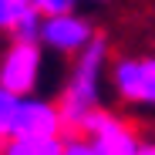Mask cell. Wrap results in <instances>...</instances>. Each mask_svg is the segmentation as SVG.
Here are the masks:
<instances>
[{
  "mask_svg": "<svg viewBox=\"0 0 155 155\" xmlns=\"http://www.w3.org/2000/svg\"><path fill=\"white\" fill-rule=\"evenodd\" d=\"M108 64H111V44H108L105 34H98L81 54L71 61L64 88L58 94L68 135H81L84 125L101 111L105 88H108Z\"/></svg>",
  "mask_w": 155,
  "mask_h": 155,
  "instance_id": "cell-1",
  "label": "cell"
},
{
  "mask_svg": "<svg viewBox=\"0 0 155 155\" xmlns=\"http://www.w3.org/2000/svg\"><path fill=\"white\" fill-rule=\"evenodd\" d=\"M108 88L128 108H155V51L115 54L108 64Z\"/></svg>",
  "mask_w": 155,
  "mask_h": 155,
  "instance_id": "cell-2",
  "label": "cell"
},
{
  "mask_svg": "<svg viewBox=\"0 0 155 155\" xmlns=\"http://www.w3.org/2000/svg\"><path fill=\"white\" fill-rule=\"evenodd\" d=\"M44 81V47L41 44H20L10 41L0 51V88L14 98L37 94Z\"/></svg>",
  "mask_w": 155,
  "mask_h": 155,
  "instance_id": "cell-3",
  "label": "cell"
},
{
  "mask_svg": "<svg viewBox=\"0 0 155 155\" xmlns=\"http://www.w3.org/2000/svg\"><path fill=\"white\" fill-rule=\"evenodd\" d=\"M64 135H68V128L61 118L58 98H44V94L17 98L10 138H64Z\"/></svg>",
  "mask_w": 155,
  "mask_h": 155,
  "instance_id": "cell-4",
  "label": "cell"
},
{
  "mask_svg": "<svg viewBox=\"0 0 155 155\" xmlns=\"http://www.w3.org/2000/svg\"><path fill=\"white\" fill-rule=\"evenodd\" d=\"M98 37L94 24L84 17V14H58V17H44V27H41V47L47 54H58V58H78L81 51Z\"/></svg>",
  "mask_w": 155,
  "mask_h": 155,
  "instance_id": "cell-5",
  "label": "cell"
},
{
  "mask_svg": "<svg viewBox=\"0 0 155 155\" xmlns=\"http://www.w3.org/2000/svg\"><path fill=\"white\" fill-rule=\"evenodd\" d=\"M81 135L91 138L98 155H142V145H145V138L138 135L132 121H125L121 115L105 111V108L84 125Z\"/></svg>",
  "mask_w": 155,
  "mask_h": 155,
  "instance_id": "cell-6",
  "label": "cell"
},
{
  "mask_svg": "<svg viewBox=\"0 0 155 155\" xmlns=\"http://www.w3.org/2000/svg\"><path fill=\"white\" fill-rule=\"evenodd\" d=\"M64 138H7L0 155H61Z\"/></svg>",
  "mask_w": 155,
  "mask_h": 155,
  "instance_id": "cell-7",
  "label": "cell"
},
{
  "mask_svg": "<svg viewBox=\"0 0 155 155\" xmlns=\"http://www.w3.org/2000/svg\"><path fill=\"white\" fill-rule=\"evenodd\" d=\"M34 7H31V0H0V34H14L17 31V24L27 17Z\"/></svg>",
  "mask_w": 155,
  "mask_h": 155,
  "instance_id": "cell-8",
  "label": "cell"
},
{
  "mask_svg": "<svg viewBox=\"0 0 155 155\" xmlns=\"http://www.w3.org/2000/svg\"><path fill=\"white\" fill-rule=\"evenodd\" d=\"M14 108H17V98L7 94L0 88V145L10 138V121H14Z\"/></svg>",
  "mask_w": 155,
  "mask_h": 155,
  "instance_id": "cell-9",
  "label": "cell"
},
{
  "mask_svg": "<svg viewBox=\"0 0 155 155\" xmlns=\"http://www.w3.org/2000/svg\"><path fill=\"white\" fill-rule=\"evenodd\" d=\"M31 7H34L41 17H58V14L78 10V0H31Z\"/></svg>",
  "mask_w": 155,
  "mask_h": 155,
  "instance_id": "cell-10",
  "label": "cell"
},
{
  "mask_svg": "<svg viewBox=\"0 0 155 155\" xmlns=\"http://www.w3.org/2000/svg\"><path fill=\"white\" fill-rule=\"evenodd\" d=\"M61 155H98V152H94L91 138H84V135H64V152Z\"/></svg>",
  "mask_w": 155,
  "mask_h": 155,
  "instance_id": "cell-11",
  "label": "cell"
},
{
  "mask_svg": "<svg viewBox=\"0 0 155 155\" xmlns=\"http://www.w3.org/2000/svg\"><path fill=\"white\" fill-rule=\"evenodd\" d=\"M142 155H155V138H145V145H142Z\"/></svg>",
  "mask_w": 155,
  "mask_h": 155,
  "instance_id": "cell-12",
  "label": "cell"
},
{
  "mask_svg": "<svg viewBox=\"0 0 155 155\" xmlns=\"http://www.w3.org/2000/svg\"><path fill=\"white\" fill-rule=\"evenodd\" d=\"M78 4H81V0H78ZM84 4H98L101 7V4H111V0H84Z\"/></svg>",
  "mask_w": 155,
  "mask_h": 155,
  "instance_id": "cell-13",
  "label": "cell"
}]
</instances>
